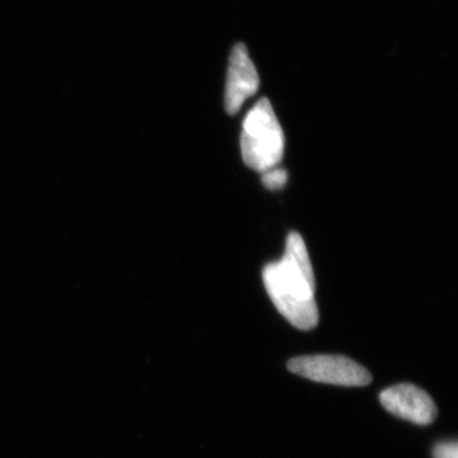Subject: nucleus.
<instances>
[{
    "mask_svg": "<svg viewBox=\"0 0 458 458\" xmlns=\"http://www.w3.org/2000/svg\"><path fill=\"white\" fill-rule=\"evenodd\" d=\"M262 279L274 306L292 327L304 331L318 327L315 274L300 233L289 234L284 256L264 267Z\"/></svg>",
    "mask_w": 458,
    "mask_h": 458,
    "instance_id": "nucleus-1",
    "label": "nucleus"
},
{
    "mask_svg": "<svg viewBox=\"0 0 458 458\" xmlns=\"http://www.w3.org/2000/svg\"><path fill=\"white\" fill-rule=\"evenodd\" d=\"M286 180H288V174L279 165L261 174L262 183H264L265 188L271 190V191L284 188Z\"/></svg>",
    "mask_w": 458,
    "mask_h": 458,
    "instance_id": "nucleus-6",
    "label": "nucleus"
},
{
    "mask_svg": "<svg viewBox=\"0 0 458 458\" xmlns=\"http://www.w3.org/2000/svg\"><path fill=\"white\" fill-rule=\"evenodd\" d=\"M379 401L394 417L418 426L433 423L438 414L432 397L414 385L403 384L387 388L379 394Z\"/></svg>",
    "mask_w": 458,
    "mask_h": 458,
    "instance_id": "nucleus-4",
    "label": "nucleus"
},
{
    "mask_svg": "<svg viewBox=\"0 0 458 458\" xmlns=\"http://www.w3.org/2000/svg\"><path fill=\"white\" fill-rule=\"evenodd\" d=\"M434 458H458V445L456 442L439 443L433 451Z\"/></svg>",
    "mask_w": 458,
    "mask_h": 458,
    "instance_id": "nucleus-7",
    "label": "nucleus"
},
{
    "mask_svg": "<svg viewBox=\"0 0 458 458\" xmlns=\"http://www.w3.org/2000/svg\"><path fill=\"white\" fill-rule=\"evenodd\" d=\"M288 369L294 375L321 384L360 387L372 382L369 370L343 355H309L289 360Z\"/></svg>",
    "mask_w": 458,
    "mask_h": 458,
    "instance_id": "nucleus-3",
    "label": "nucleus"
},
{
    "mask_svg": "<svg viewBox=\"0 0 458 458\" xmlns=\"http://www.w3.org/2000/svg\"><path fill=\"white\" fill-rule=\"evenodd\" d=\"M284 132L267 98H261L243 120L241 152L246 165L262 172L278 167L284 156Z\"/></svg>",
    "mask_w": 458,
    "mask_h": 458,
    "instance_id": "nucleus-2",
    "label": "nucleus"
},
{
    "mask_svg": "<svg viewBox=\"0 0 458 458\" xmlns=\"http://www.w3.org/2000/svg\"><path fill=\"white\" fill-rule=\"evenodd\" d=\"M260 86V78L249 51L243 44H238L229 57L227 86H225V110L229 114H236L252 98Z\"/></svg>",
    "mask_w": 458,
    "mask_h": 458,
    "instance_id": "nucleus-5",
    "label": "nucleus"
}]
</instances>
